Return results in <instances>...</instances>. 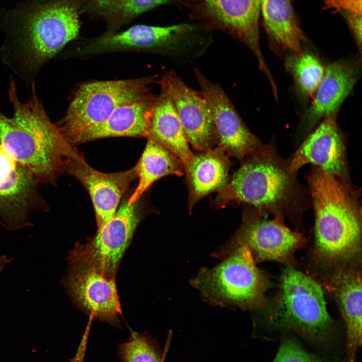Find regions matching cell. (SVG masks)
I'll return each instance as SVG.
<instances>
[{"instance_id":"cell-1","label":"cell","mask_w":362,"mask_h":362,"mask_svg":"<svg viewBox=\"0 0 362 362\" xmlns=\"http://www.w3.org/2000/svg\"><path fill=\"white\" fill-rule=\"evenodd\" d=\"M240 163L211 206L218 209L247 205L263 216H282L301 226L311 200L309 192L290 171L273 141L262 144Z\"/></svg>"},{"instance_id":"cell-2","label":"cell","mask_w":362,"mask_h":362,"mask_svg":"<svg viewBox=\"0 0 362 362\" xmlns=\"http://www.w3.org/2000/svg\"><path fill=\"white\" fill-rule=\"evenodd\" d=\"M32 88L31 99L22 103L11 80L9 95L14 112L8 117L0 111V145L39 183L52 184L68 161L80 153L51 121L34 85Z\"/></svg>"},{"instance_id":"cell-3","label":"cell","mask_w":362,"mask_h":362,"mask_svg":"<svg viewBox=\"0 0 362 362\" xmlns=\"http://www.w3.org/2000/svg\"><path fill=\"white\" fill-rule=\"evenodd\" d=\"M313 206L315 251L330 264H345L361 250V210L357 188L314 166L307 176Z\"/></svg>"},{"instance_id":"cell-4","label":"cell","mask_w":362,"mask_h":362,"mask_svg":"<svg viewBox=\"0 0 362 362\" xmlns=\"http://www.w3.org/2000/svg\"><path fill=\"white\" fill-rule=\"evenodd\" d=\"M268 317L273 327L292 330L318 346L329 344L333 338V322L321 288L290 265L283 270L280 291Z\"/></svg>"},{"instance_id":"cell-5","label":"cell","mask_w":362,"mask_h":362,"mask_svg":"<svg viewBox=\"0 0 362 362\" xmlns=\"http://www.w3.org/2000/svg\"><path fill=\"white\" fill-rule=\"evenodd\" d=\"M255 263L241 247L214 267L202 268L190 284L212 305L258 309L264 304L268 281Z\"/></svg>"},{"instance_id":"cell-6","label":"cell","mask_w":362,"mask_h":362,"mask_svg":"<svg viewBox=\"0 0 362 362\" xmlns=\"http://www.w3.org/2000/svg\"><path fill=\"white\" fill-rule=\"evenodd\" d=\"M85 1L46 0L21 12L19 31L31 67L40 66L77 37Z\"/></svg>"},{"instance_id":"cell-7","label":"cell","mask_w":362,"mask_h":362,"mask_svg":"<svg viewBox=\"0 0 362 362\" xmlns=\"http://www.w3.org/2000/svg\"><path fill=\"white\" fill-rule=\"evenodd\" d=\"M201 44L200 30L194 23L163 27L137 25L119 32L108 31L87 43L80 53L140 50L161 54L177 64L186 65L197 57Z\"/></svg>"},{"instance_id":"cell-8","label":"cell","mask_w":362,"mask_h":362,"mask_svg":"<svg viewBox=\"0 0 362 362\" xmlns=\"http://www.w3.org/2000/svg\"><path fill=\"white\" fill-rule=\"evenodd\" d=\"M158 75L85 82L75 91L66 113L57 126L70 142L82 131L105 122L119 106L149 93Z\"/></svg>"},{"instance_id":"cell-9","label":"cell","mask_w":362,"mask_h":362,"mask_svg":"<svg viewBox=\"0 0 362 362\" xmlns=\"http://www.w3.org/2000/svg\"><path fill=\"white\" fill-rule=\"evenodd\" d=\"M242 206V219L238 229L212 255L223 259L241 247H246L255 263L264 261L287 262L303 245L305 237L284 223L282 216L268 219L253 208Z\"/></svg>"},{"instance_id":"cell-10","label":"cell","mask_w":362,"mask_h":362,"mask_svg":"<svg viewBox=\"0 0 362 362\" xmlns=\"http://www.w3.org/2000/svg\"><path fill=\"white\" fill-rule=\"evenodd\" d=\"M190 18L210 31H220L248 48L259 69L268 77L271 73L259 43V0H179Z\"/></svg>"},{"instance_id":"cell-11","label":"cell","mask_w":362,"mask_h":362,"mask_svg":"<svg viewBox=\"0 0 362 362\" xmlns=\"http://www.w3.org/2000/svg\"><path fill=\"white\" fill-rule=\"evenodd\" d=\"M141 219L138 201L124 200L114 216L84 244L69 251L70 264L84 263L106 278L115 280L118 268Z\"/></svg>"},{"instance_id":"cell-12","label":"cell","mask_w":362,"mask_h":362,"mask_svg":"<svg viewBox=\"0 0 362 362\" xmlns=\"http://www.w3.org/2000/svg\"><path fill=\"white\" fill-rule=\"evenodd\" d=\"M193 72L211 110L218 137L217 146L229 157L241 162L263 143L247 127L222 86L198 67H194Z\"/></svg>"},{"instance_id":"cell-13","label":"cell","mask_w":362,"mask_h":362,"mask_svg":"<svg viewBox=\"0 0 362 362\" xmlns=\"http://www.w3.org/2000/svg\"><path fill=\"white\" fill-rule=\"evenodd\" d=\"M336 113L325 116L287 160L290 171L311 164L353 189L347 161L345 137L336 119Z\"/></svg>"},{"instance_id":"cell-14","label":"cell","mask_w":362,"mask_h":362,"mask_svg":"<svg viewBox=\"0 0 362 362\" xmlns=\"http://www.w3.org/2000/svg\"><path fill=\"white\" fill-rule=\"evenodd\" d=\"M37 181L0 145V225L13 231L32 225L30 217L44 203Z\"/></svg>"},{"instance_id":"cell-15","label":"cell","mask_w":362,"mask_h":362,"mask_svg":"<svg viewBox=\"0 0 362 362\" xmlns=\"http://www.w3.org/2000/svg\"><path fill=\"white\" fill-rule=\"evenodd\" d=\"M157 83L162 84L169 94L189 144L197 151L216 147L218 137L202 93L189 86L173 69L164 72Z\"/></svg>"},{"instance_id":"cell-16","label":"cell","mask_w":362,"mask_h":362,"mask_svg":"<svg viewBox=\"0 0 362 362\" xmlns=\"http://www.w3.org/2000/svg\"><path fill=\"white\" fill-rule=\"evenodd\" d=\"M71 264L63 282L72 299L90 318L119 326L122 309L115 280L105 278L84 263Z\"/></svg>"},{"instance_id":"cell-17","label":"cell","mask_w":362,"mask_h":362,"mask_svg":"<svg viewBox=\"0 0 362 362\" xmlns=\"http://www.w3.org/2000/svg\"><path fill=\"white\" fill-rule=\"evenodd\" d=\"M64 172L76 178L87 191L98 229L114 216L122 197L137 177L135 166L121 172L104 173L89 166L80 153L66 163Z\"/></svg>"},{"instance_id":"cell-18","label":"cell","mask_w":362,"mask_h":362,"mask_svg":"<svg viewBox=\"0 0 362 362\" xmlns=\"http://www.w3.org/2000/svg\"><path fill=\"white\" fill-rule=\"evenodd\" d=\"M360 60H339L328 65L313 101L304 117L302 127L310 131L321 119L337 113L358 79Z\"/></svg>"},{"instance_id":"cell-19","label":"cell","mask_w":362,"mask_h":362,"mask_svg":"<svg viewBox=\"0 0 362 362\" xmlns=\"http://www.w3.org/2000/svg\"><path fill=\"white\" fill-rule=\"evenodd\" d=\"M232 163L223 149L217 146L193 154L185 165L190 214L200 200L225 187Z\"/></svg>"},{"instance_id":"cell-20","label":"cell","mask_w":362,"mask_h":362,"mask_svg":"<svg viewBox=\"0 0 362 362\" xmlns=\"http://www.w3.org/2000/svg\"><path fill=\"white\" fill-rule=\"evenodd\" d=\"M156 97L151 92L118 107L103 123L74 137L72 145L112 137L149 136L152 112Z\"/></svg>"},{"instance_id":"cell-21","label":"cell","mask_w":362,"mask_h":362,"mask_svg":"<svg viewBox=\"0 0 362 362\" xmlns=\"http://www.w3.org/2000/svg\"><path fill=\"white\" fill-rule=\"evenodd\" d=\"M335 298L344 322L347 362H354L361 345V278L353 270L340 271L334 277Z\"/></svg>"},{"instance_id":"cell-22","label":"cell","mask_w":362,"mask_h":362,"mask_svg":"<svg viewBox=\"0 0 362 362\" xmlns=\"http://www.w3.org/2000/svg\"><path fill=\"white\" fill-rule=\"evenodd\" d=\"M259 10L269 40L282 50L301 52L306 38L291 0H259Z\"/></svg>"},{"instance_id":"cell-23","label":"cell","mask_w":362,"mask_h":362,"mask_svg":"<svg viewBox=\"0 0 362 362\" xmlns=\"http://www.w3.org/2000/svg\"><path fill=\"white\" fill-rule=\"evenodd\" d=\"M158 84L160 92L153 106L149 136L174 154L185 165L193 153L169 94L162 84Z\"/></svg>"},{"instance_id":"cell-24","label":"cell","mask_w":362,"mask_h":362,"mask_svg":"<svg viewBox=\"0 0 362 362\" xmlns=\"http://www.w3.org/2000/svg\"><path fill=\"white\" fill-rule=\"evenodd\" d=\"M138 183L127 200L129 205L139 201L142 195L159 179L168 175L182 176L185 165L174 154L150 136L135 165Z\"/></svg>"},{"instance_id":"cell-25","label":"cell","mask_w":362,"mask_h":362,"mask_svg":"<svg viewBox=\"0 0 362 362\" xmlns=\"http://www.w3.org/2000/svg\"><path fill=\"white\" fill-rule=\"evenodd\" d=\"M179 0H86L83 11L101 18L108 31H117L140 15Z\"/></svg>"},{"instance_id":"cell-26","label":"cell","mask_w":362,"mask_h":362,"mask_svg":"<svg viewBox=\"0 0 362 362\" xmlns=\"http://www.w3.org/2000/svg\"><path fill=\"white\" fill-rule=\"evenodd\" d=\"M285 64L302 94L313 96L324 74L321 61L314 54L302 51L288 57Z\"/></svg>"},{"instance_id":"cell-27","label":"cell","mask_w":362,"mask_h":362,"mask_svg":"<svg viewBox=\"0 0 362 362\" xmlns=\"http://www.w3.org/2000/svg\"><path fill=\"white\" fill-rule=\"evenodd\" d=\"M121 362H164L156 342L149 334L132 331L128 340L118 346Z\"/></svg>"},{"instance_id":"cell-28","label":"cell","mask_w":362,"mask_h":362,"mask_svg":"<svg viewBox=\"0 0 362 362\" xmlns=\"http://www.w3.org/2000/svg\"><path fill=\"white\" fill-rule=\"evenodd\" d=\"M273 362H324L305 350L295 339L284 338Z\"/></svg>"},{"instance_id":"cell-29","label":"cell","mask_w":362,"mask_h":362,"mask_svg":"<svg viewBox=\"0 0 362 362\" xmlns=\"http://www.w3.org/2000/svg\"><path fill=\"white\" fill-rule=\"evenodd\" d=\"M325 10L334 13L361 15V0H322Z\"/></svg>"},{"instance_id":"cell-30","label":"cell","mask_w":362,"mask_h":362,"mask_svg":"<svg viewBox=\"0 0 362 362\" xmlns=\"http://www.w3.org/2000/svg\"><path fill=\"white\" fill-rule=\"evenodd\" d=\"M341 15L345 20L346 23L354 37L358 50V53L359 54V56H361L362 41L361 15H354L346 13L342 14Z\"/></svg>"},{"instance_id":"cell-31","label":"cell","mask_w":362,"mask_h":362,"mask_svg":"<svg viewBox=\"0 0 362 362\" xmlns=\"http://www.w3.org/2000/svg\"><path fill=\"white\" fill-rule=\"evenodd\" d=\"M13 260V258H8L5 255L0 256V274L4 270L6 266Z\"/></svg>"}]
</instances>
